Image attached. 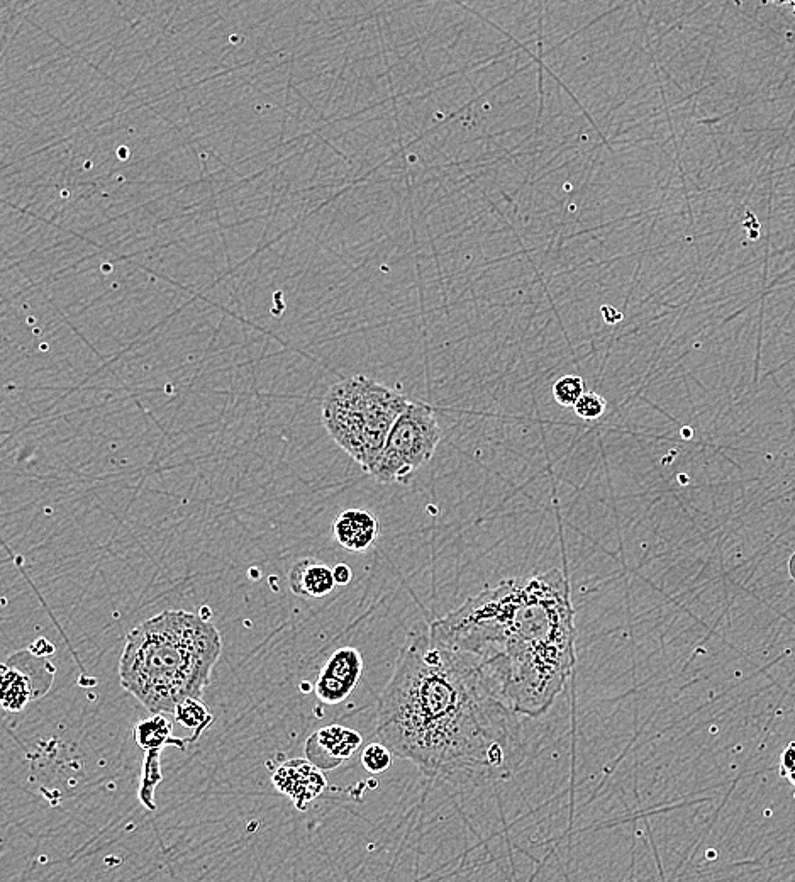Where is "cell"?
<instances>
[{"label":"cell","mask_w":795,"mask_h":882,"mask_svg":"<svg viewBox=\"0 0 795 882\" xmlns=\"http://www.w3.org/2000/svg\"><path fill=\"white\" fill-rule=\"evenodd\" d=\"M512 715L467 660L424 631L402 648L375 733L428 777L482 779L506 771Z\"/></svg>","instance_id":"1"},{"label":"cell","mask_w":795,"mask_h":882,"mask_svg":"<svg viewBox=\"0 0 795 882\" xmlns=\"http://www.w3.org/2000/svg\"><path fill=\"white\" fill-rule=\"evenodd\" d=\"M428 631L479 672L499 703L526 718L550 711L575 665L570 582L562 569L487 587Z\"/></svg>","instance_id":"2"},{"label":"cell","mask_w":795,"mask_h":882,"mask_svg":"<svg viewBox=\"0 0 795 882\" xmlns=\"http://www.w3.org/2000/svg\"><path fill=\"white\" fill-rule=\"evenodd\" d=\"M223 640L211 621L168 609L134 626L119 660L121 686L150 713H170L187 698H201Z\"/></svg>","instance_id":"3"},{"label":"cell","mask_w":795,"mask_h":882,"mask_svg":"<svg viewBox=\"0 0 795 882\" xmlns=\"http://www.w3.org/2000/svg\"><path fill=\"white\" fill-rule=\"evenodd\" d=\"M409 399L365 375L340 380L323 401V425L365 472L372 470Z\"/></svg>","instance_id":"4"},{"label":"cell","mask_w":795,"mask_h":882,"mask_svg":"<svg viewBox=\"0 0 795 882\" xmlns=\"http://www.w3.org/2000/svg\"><path fill=\"white\" fill-rule=\"evenodd\" d=\"M440 423L428 404L411 402L392 426L384 450L368 475L380 484H409L440 445Z\"/></svg>","instance_id":"5"},{"label":"cell","mask_w":795,"mask_h":882,"mask_svg":"<svg viewBox=\"0 0 795 882\" xmlns=\"http://www.w3.org/2000/svg\"><path fill=\"white\" fill-rule=\"evenodd\" d=\"M26 664H21L19 655H12L6 664L2 665V708L7 713H19L28 706L33 699L43 696L46 687H41L43 679L53 681L55 669L50 662H46L39 670H34L36 662L41 655L33 652L31 665L28 667V652L24 650Z\"/></svg>","instance_id":"6"},{"label":"cell","mask_w":795,"mask_h":882,"mask_svg":"<svg viewBox=\"0 0 795 882\" xmlns=\"http://www.w3.org/2000/svg\"><path fill=\"white\" fill-rule=\"evenodd\" d=\"M363 657L358 648L341 647L326 660L317 674L314 693L321 703H345L362 679Z\"/></svg>","instance_id":"7"},{"label":"cell","mask_w":795,"mask_h":882,"mask_svg":"<svg viewBox=\"0 0 795 882\" xmlns=\"http://www.w3.org/2000/svg\"><path fill=\"white\" fill-rule=\"evenodd\" d=\"M272 784L278 793L284 794L299 811H306L314 799L328 788L323 769L309 759L285 760L272 774Z\"/></svg>","instance_id":"8"},{"label":"cell","mask_w":795,"mask_h":882,"mask_svg":"<svg viewBox=\"0 0 795 882\" xmlns=\"http://www.w3.org/2000/svg\"><path fill=\"white\" fill-rule=\"evenodd\" d=\"M360 733L341 725L326 726L312 733L306 742V759L324 772L333 771L343 762L351 759L356 750L362 747Z\"/></svg>","instance_id":"9"},{"label":"cell","mask_w":795,"mask_h":882,"mask_svg":"<svg viewBox=\"0 0 795 882\" xmlns=\"http://www.w3.org/2000/svg\"><path fill=\"white\" fill-rule=\"evenodd\" d=\"M334 540L351 552H365L372 548L380 535V523L375 514L365 509H346L333 525Z\"/></svg>","instance_id":"10"},{"label":"cell","mask_w":795,"mask_h":882,"mask_svg":"<svg viewBox=\"0 0 795 882\" xmlns=\"http://www.w3.org/2000/svg\"><path fill=\"white\" fill-rule=\"evenodd\" d=\"M290 591L301 598H326L336 587L333 569L316 559L299 560L289 572Z\"/></svg>","instance_id":"11"},{"label":"cell","mask_w":795,"mask_h":882,"mask_svg":"<svg viewBox=\"0 0 795 882\" xmlns=\"http://www.w3.org/2000/svg\"><path fill=\"white\" fill-rule=\"evenodd\" d=\"M133 738L139 749H165L168 745L185 750L190 745L189 738L173 737V720L170 713H153L148 720L139 721L134 726Z\"/></svg>","instance_id":"12"},{"label":"cell","mask_w":795,"mask_h":882,"mask_svg":"<svg viewBox=\"0 0 795 882\" xmlns=\"http://www.w3.org/2000/svg\"><path fill=\"white\" fill-rule=\"evenodd\" d=\"M173 716L178 725L192 732L190 743L197 742L214 721L211 711L207 709L206 703H202L201 698L184 699L182 703L177 704Z\"/></svg>","instance_id":"13"},{"label":"cell","mask_w":795,"mask_h":882,"mask_svg":"<svg viewBox=\"0 0 795 882\" xmlns=\"http://www.w3.org/2000/svg\"><path fill=\"white\" fill-rule=\"evenodd\" d=\"M162 781V749L146 750L138 791L139 801L146 810L156 811L155 791Z\"/></svg>","instance_id":"14"},{"label":"cell","mask_w":795,"mask_h":882,"mask_svg":"<svg viewBox=\"0 0 795 882\" xmlns=\"http://www.w3.org/2000/svg\"><path fill=\"white\" fill-rule=\"evenodd\" d=\"M584 379L579 375H565L558 379L553 386V397L556 404L562 408H573L580 397L584 396Z\"/></svg>","instance_id":"15"},{"label":"cell","mask_w":795,"mask_h":882,"mask_svg":"<svg viewBox=\"0 0 795 882\" xmlns=\"http://www.w3.org/2000/svg\"><path fill=\"white\" fill-rule=\"evenodd\" d=\"M394 752L382 742L370 743L362 752V765L370 774H384L394 762Z\"/></svg>","instance_id":"16"},{"label":"cell","mask_w":795,"mask_h":882,"mask_svg":"<svg viewBox=\"0 0 795 882\" xmlns=\"http://www.w3.org/2000/svg\"><path fill=\"white\" fill-rule=\"evenodd\" d=\"M606 408L607 404L604 397L599 396L597 392H584V396L580 397L577 404L573 406V411H575L579 418L585 419V421H595V419L604 416Z\"/></svg>","instance_id":"17"},{"label":"cell","mask_w":795,"mask_h":882,"mask_svg":"<svg viewBox=\"0 0 795 882\" xmlns=\"http://www.w3.org/2000/svg\"><path fill=\"white\" fill-rule=\"evenodd\" d=\"M780 772L795 788V742H790L780 755Z\"/></svg>","instance_id":"18"},{"label":"cell","mask_w":795,"mask_h":882,"mask_svg":"<svg viewBox=\"0 0 795 882\" xmlns=\"http://www.w3.org/2000/svg\"><path fill=\"white\" fill-rule=\"evenodd\" d=\"M333 575L336 586H348L353 579V570L350 565L338 564L333 567Z\"/></svg>","instance_id":"19"},{"label":"cell","mask_w":795,"mask_h":882,"mask_svg":"<svg viewBox=\"0 0 795 882\" xmlns=\"http://www.w3.org/2000/svg\"><path fill=\"white\" fill-rule=\"evenodd\" d=\"M789 574L790 577H792V581H795V553L794 555H792V557H790Z\"/></svg>","instance_id":"20"},{"label":"cell","mask_w":795,"mask_h":882,"mask_svg":"<svg viewBox=\"0 0 795 882\" xmlns=\"http://www.w3.org/2000/svg\"><path fill=\"white\" fill-rule=\"evenodd\" d=\"M765 2H770V4H775V6H785V4H790L792 0H765Z\"/></svg>","instance_id":"21"},{"label":"cell","mask_w":795,"mask_h":882,"mask_svg":"<svg viewBox=\"0 0 795 882\" xmlns=\"http://www.w3.org/2000/svg\"><path fill=\"white\" fill-rule=\"evenodd\" d=\"M790 6H792V12H794L795 14V0H792V2H790Z\"/></svg>","instance_id":"22"}]
</instances>
